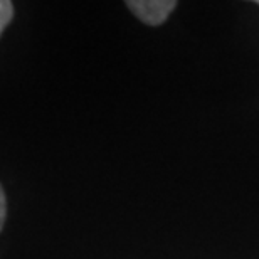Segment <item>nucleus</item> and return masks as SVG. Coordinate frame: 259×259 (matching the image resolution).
I'll list each match as a JSON object with an SVG mask.
<instances>
[{"label": "nucleus", "instance_id": "obj_1", "mask_svg": "<svg viewBox=\"0 0 259 259\" xmlns=\"http://www.w3.org/2000/svg\"><path fill=\"white\" fill-rule=\"evenodd\" d=\"M126 5L142 22L148 25H160L177 7V2L175 0H128Z\"/></svg>", "mask_w": 259, "mask_h": 259}, {"label": "nucleus", "instance_id": "obj_2", "mask_svg": "<svg viewBox=\"0 0 259 259\" xmlns=\"http://www.w3.org/2000/svg\"><path fill=\"white\" fill-rule=\"evenodd\" d=\"M14 17V5L9 0H0V35Z\"/></svg>", "mask_w": 259, "mask_h": 259}, {"label": "nucleus", "instance_id": "obj_3", "mask_svg": "<svg viewBox=\"0 0 259 259\" xmlns=\"http://www.w3.org/2000/svg\"><path fill=\"white\" fill-rule=\"evenodd\" d=\"M5 215H7V200H5L4 189H2V185H0V232L4 229Z\"/></svg>", "mask_w": 259, "mask_h": 259}, {"label": "nucleus", "instance_id": "obj_4", "mask_svg": "<svg viewBox=\"0 0 259 259\" xmlns=\"http://www.w3.org/2000/svg\"><path fill=\"white\" fill-rule=\"evenodd\" d=\"M256 4H257V5H259V0H257V2H256Z\"/></svg>", "mask_w": 259, "mask_h": 259}]
</instances>
